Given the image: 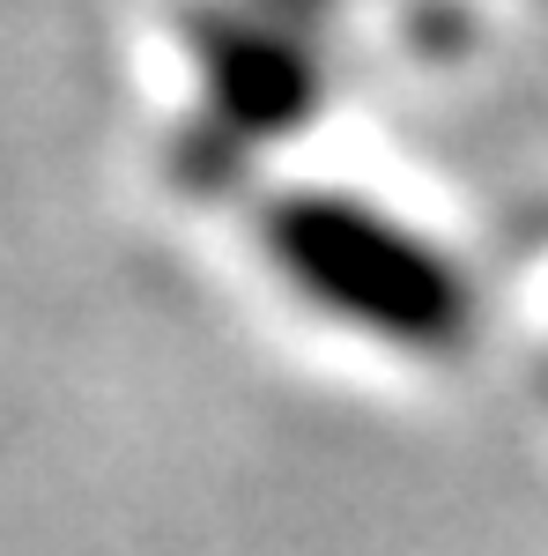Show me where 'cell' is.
I'll return each instance as SVG.
<instances>
[{
  "label": "cell",
  "mask_w": 548,
  "mask_h": 556,
  "mask_svg": "<svg viewBox=\"0 0 548 556\" xmlns=\"http://www.w3.org/2000/svg\"><path fill=\"white\" fill-rule=\"evenodd\" d=\"M201 45H208L222 127H238V134L296 127V112H304L311 89H319L311 67H304L275 30H259V23H201Z\"/></svg>",
  "instance_id": "cell-2"
},
{
  "label": "cell",
  "mask_w": 548,
  "mask_h": 556,
  "mask_svg": "<svg viewBox=\"0 0 548 556\" xmlns=\"http://www.w3.org/2000/svg\"><path fill=\"white\" fill-rule=\"evenodd\" d=\"M267 253L282 260V275L311 304L371 327L385 342L437 349L467 327L460 275L430 253V245H416L400 223L356 208V201H319V193L275 201V215H267Z\"/></svg>",
  "instance_id": "cell-1"
}]
</instances>
